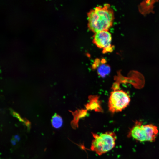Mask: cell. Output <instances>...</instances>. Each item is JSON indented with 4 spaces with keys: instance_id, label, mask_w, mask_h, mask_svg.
Segmentation results:
<instances>
[{
    "instance_id": "obj_6",
    "label": "cell",
    "mask_w": 159,
    "mask_h": 159,
    "mask_svg": "<svg viewBox=\"0 0 159 159\" xmlns=\"http://www.w3.org/2000/svg\"><path fill=\"white\" fill-rule=\"evenodd\" d=\"M155 0H145L142 2L139 6V11L142 14H145L153 11V5Z\"/></svg>"
},
{
    "instance_id": "obj_8",
    "label": "cell",
    "mask_w": 159,
    "mask_h": 159,
    "mask_svg": "<svg viewBox=\"0 0 159 159\" xmlns=\"http://www.w3.org/2000/svg\"><path fill=\"white\" fill-rule=\"evenodd\" d=\"M51 122L54 127L58 129L62 126L63 124V120L60 115L55 114L52 117Z\"/></svg>"
},
{
    "instance_id": "obj_9",
    "label": "cell",
    "mask_w": 159,
    "mask_h": 159,
    "mask_svg": "<svg viewBox=\"0 0 159 159\" xmlns=\"http://www.w3.org/2000/svg\"><path fill=\"white\" fill-rule=\"evenodd\" d=\"M14 138H15V139L16 140L18 141H19V139H20L19 137L17 135H16L15 136Z\"/></svg>"
},
{
    "instance_id": "obj_2",
    "label": "cell",
    "mask_w": 159,
    "mask_h": 159,
    "mask_svg": "<svg viewBox=\"0 0 159 159\" xmlns=\"http://www.w3.org/2000/svg\"><path fill=\"white\" fill-rule=\"evenodd\" d=\"M158 132L156 126L152 124L143 125L141 122L136 121L130 130L128 136L140 142H153L155 140Z\"/></svg>"
},
{
    "instance_id": "obj_7",
    "label": "cell",
    "mask_w": 159,
    "mask_h": 159,
    "mask_svg": "<svg viewBox=\"0 0 159 159\" xmlns=\"http://www.w3.org/2000/svg\"><path fill=\"white\" fill-rule=\"evenodd\" d=\"M101 62L102 64L98 66L97 72L99 76L104 77L110 73V67L108 65L105 63L106 61L105 59H102Z\"/></svg>"
},
{
    "instance_id": "obj_3",
    "label": "cell",
    "mask_w": 159,
    "mask_h": 159,
    "mask_svg": "<svg viewBox=\"0 0 159 159\" xmlns=\"http://www.w3.org/2000/svg\"><path fill=\"white\" fill-rule=\"evenodd\" d=\"M93 139L92 140L90 149L100 155L110 150L115 145L117 137L112 132H107L97 134L92 133Z\"/></svg>"
},
{
    "instance_id": "obj_10",
    "label": "cell",
    "mask_w": 159,
    "mask_h": 159,
    "mask_svg": "<svg viewBox=\"0 0 159 159\" xmlns=\"http://www.w3.org/2000/svg\"><path fill=\"white\" fill-rule=\"evenodd\" d=\"M11 143L13 145H14L16 143V141L15 140H12L11 141Z\"/></svg>"
},
{
    "instance_id": "obj_4",
    "label": "cell",
    "mask_w": 159,
    "mask_h": 159,
    "mask_svg": "<svg viewBox=\"0 0 159 159\" xmlns=\"http://www.w3.org/2000/svg\"><path fill=\"white\" fill-rule=\"evenodd\" d=\"M130 99L128 93L122 90L111 93L108 101L109 110L112 113L121 111L129 105Z\"/></svg>"
},
{
    "instance_id": "obj_5",
    "label": "cell",
    "mask_w": 159,
    "mask_h": 159,
    "mask_svg": "<svg viewBox=\"0 0 159 159\" xmlns=\"http://www.w3.org/2000/svg\"><path fill=\"white\" fill-rule=\"evenodd\" d=\"M93 42L97 47L103 49V53L113 51L112 46L111 34L108 31H103L95 33L93 37Z\"/></svg>"
},
{
    "instance_id": "obj_1",
    "label": "cell",
    "mask_w": 159,
    "mask_h": 159,
    "mask_svg": "<svg viewBox=\"0 0 159 159\" xmlns=\"http://www.w3.org/2000/svg\"><path fill=\"white\" fill-rule=\"evenodd\" d=\"M88 27L94 33L108 31L112 25L114 19L113 9L108 4L99 6L87 13Z\"/></svg>"
}]
</instances>
